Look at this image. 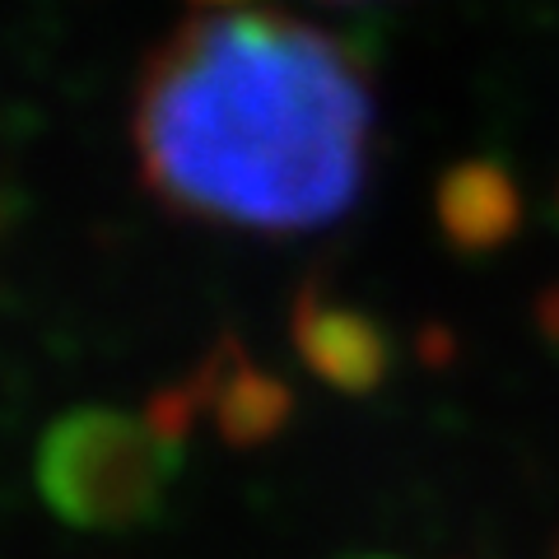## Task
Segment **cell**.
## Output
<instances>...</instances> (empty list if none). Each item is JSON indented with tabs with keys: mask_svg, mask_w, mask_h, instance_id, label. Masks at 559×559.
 I'll use <instances>...</instances> for the list:
<instances>
[{
	"mask_svg": "<svg viewBox=\"0 0 559 559\" xmlns=\"http://www.w3.org/2000/svg\"><path fill=\"white\" fill-rule=\"evenodd\" d=\"M373 94L355 57L275 10L205 14L154 47L131 140L168 210L257 234H308L355 205Z\"/></svg>",
	"mask_w": 559,
	"mask_h": 559,
	"instance_id": "obj_1",
	"label": "cell"
},
{
	"mask_svg": "<svg viewBox=\"0 0 559 559\" xmlns=\"http://www.w3.org/2000/svg\"><path fill=\"white\" fill-rule=\"evenodd\" d=\"M182 471V443L150 415L75 406L43 429L33 452L38 495L75 532H131L159 518Z\"/></svg>",
	"mask_w": 559,
	"mask_h": 559,
	"instance_id": "obj_2",
	"label": "cell"
},
{
	"mask_svg": "<svg viewBox=\"0 0 559 559\" xmlns=\"http://www.w3.org/2000/svg\"><path fill=\"white\" fill-rule=\"evenodd\" d=\"M294 411V392L275 373L257 369L234 336H224L210 345V355L191 369L182 382L154 392L145 415L154 419V429L168 439L187 443V433L197 419H210L219 429L224 443L234 448H257L275 439L285 429V419Z\"/></svg>",
	"mask_w": 559,
	"mask_h": 559,
	"instance_id": "obj_3",
	"label": "cell"
},
{
	"mask_svg": "<svg viewBox=\"0 0 559 559\" xmlns=\"http://www.w3.org/2000/svg\"><path fill=\"white\" fill-rule=\"evenodd\" d=\"M289 336L312 378L345 396H369L392 373V336L369 312L336 299L318 285H304L289 308Z\"/></svg>",
	"mask_w": 559,
	"mask_h": 559,
	"instance_id": "obj_4",
	"label": "cell"
},
{
	"mask_svg": "<svg viewBox=\"0 0 559 559\" xmlns=\"http://www.w3.org/2000/svg\"><path fill=\"white\" fill-rule=\"evenodd\" d=\"M439 224L457 252H489L518 234L522 197L499 164L466 159L439 182Z\"/></svg>",
	"mask_w": 559,
	"mask_h": 559,
	"instance_id": "obj_5",
	"label": "cell"
},
{
	"mask_svg": "<svg viewBox=\"0 0 559 559\" xmlns=\"http://www.w3.org/2000/svg\"><path fill=\"white\" fill-rule=\"evenodd\" d=\"M201 5H242V0H201Z\"/></svg>",
	"mask_w": 559,
	"mask_h": 559,
	"instance_id": "obj_6",
	"label": "cell"
}]
</instances>
